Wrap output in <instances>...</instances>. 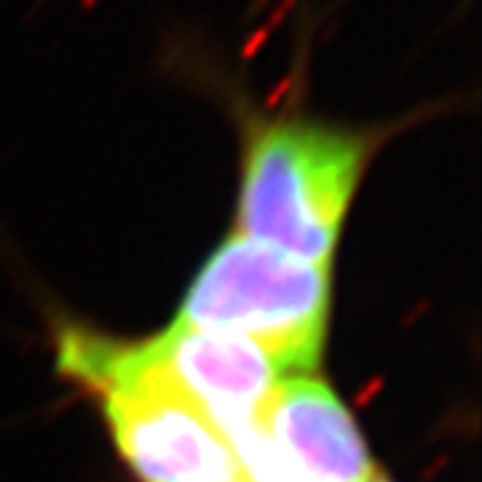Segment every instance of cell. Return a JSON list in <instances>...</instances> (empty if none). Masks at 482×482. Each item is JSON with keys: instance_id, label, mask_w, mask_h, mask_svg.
<instances>
[{"instance_id": "7", "label": "cell", "mask_w": 482, "mask_h": 482, "mask_svg": "<svg viewBox=\"0 0 482 482\" xmlns=\"http://www.w3.org/2000/svg\"><path fill=\"white\" fill-rule=\"evenodd\" d=\"M370 482H389V480H384V477H378V474H375V477Z\"/></svg>"}, {"instance_id": "5", "label": "cell", "mask_w": 482, "mask_h": 482, "mask_svg": "<svg viewBox=\"0 0 482 482\" xmlns=\"http://www.w3.org/2000/svg\"><path fill=\"white\" fill-rule=\"evenodd\" d=\"M257 421L317 482H370L375 477L354 418L319 378H282Z\"/></svg>"}, {"instance_id": "4", "label": "cell", "mask_w": 482, "mask_h": 482, "mask_svg": "<svg viewBox=\"0 0 482 482\" xmlns=\"http://www.w3.org/2000/svg\"><path fill=\"white\" fill-rule=\"evenodd\" d=\"M140 346L145 359L190 396L220 431L260 418L284 378L268 354L236 335L172 324Z\"/></svg>"}, {"instance_id": "3", "label": "cell", "mask_w": 482, "mask_h": 482, "mask_svg": "<svg viewBox=\"0 0 482 482\" xmlns=\"http://www.w3.org/2000/svg\"><path fill=\"white\" fill-rule=\"evenodd\" d=\"M329 300V265L233 233L201 265L175 324L250 340L284 378L308 375L324 351Z\"/></svg>"}, {"instance_id": "6", "label": "cell", "mask_w": 482, "mask_h": 482, "mask_svg": "<svg viewBox=\"0 0 482 482\" xmlns=\"http://www.w3.org/2000/svg\"><path fill=\"white\" fill-rule=\"evenodd\" d=\"M239 458L247 482H317L276 445L260 421H244L222 429Z\"/></svg>"}, {"instance_id": "1", "label": "cell", "mask_w": 482, "mask_h": 482, "mask_svg": "<svg viewBox=\"0 0 482 482\" xmlns=\"http://www.w3.org/2000/svg\"><path fill=\"white\" fill-rule=\"evenodd\" d=\"M375 134L306 116L255 120L244 145L239 233L329 265Z\"/></svg>"}, {"instance_id": "2", "label": "cell", "mask_w": 482, "mask_h": 482, "mask_svg": "<svg viewBox=\"0 0 482 482\" xmlns=\"http://www.w3.org/2000/svg\"><path fill=\"white\" fill-rule=\"evenodd\" d=\"M59 373L99 394L120 458L143 482H247L228 437L145 359L140 343L67 329Z\"/></svg>"}]
</instances>
